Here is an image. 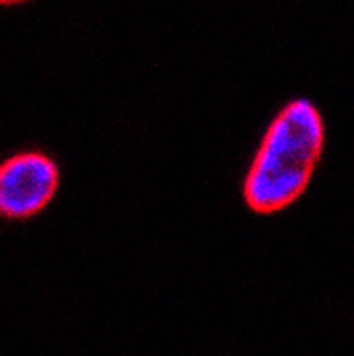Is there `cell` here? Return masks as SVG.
<instances>
[{
	"label": "cell",
	"instance_id": "3957f363",
	"mask_svg": "<svg viewBox=\"0 0 354 356\" xmlns=\"http://www.w3.org/2000/svg\"><path fill=\"white\" fill-rule=\"evenodd\" d=\"M3 6H11V3H24V0H0Z\"/></svg>",
	"mask_w": 354,
	"mask_h": 356
},
{
	"label": "cell",
	"instance_id": "7a4b0ae2",
	"mask_svg": "<svg viewBox=\"0 0 354 356\" xmlns=\"http://www.w3.org/2000/svg\"><path fill=\"white\" fill-rule=\"evenodd\" d=\"M59 189V168L40 152H24L0 165V218L38 216Z\"/></svg>",
	"mask_w": 354,
	"mask_h": 356
},
{
	"label": "cell",
	"instance_id": "6da1fadb",
	"mask_svg": "<svg viewBox=\"0 0 354 356\" xmlns=\"http://www.w3.org/2000/svg\"><path fill=\"white\" fill-rule=\"evenodd\" d=\"M325 147V122L317 106L298 99L282 106L269 125L245 178V202L256 213H277L307 192Z\"/></svg>",
	"mask_w": 354,
	"mask_h": 356
}]
</instances>
